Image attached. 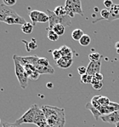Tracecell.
<instances>
[{
  "label": "cell",
  "instance_id": "obj_34",
  "mask_svg": "<svg viewBox=\"0 0 119 127\" xmlns=\"http://www.w3.org/2000/svg\"><path fill=\"white\" fill-rule=\"evenodd\" d=\"M77 72H78V74L80 76L84 75V74L87 73V67H83V66L78 67H77Z\"/></svg>",
  "mask_w": 119,
  "mask_h": 127
},
{
  "label": "cell",
  "instance_id": "obj_28",
  "mask_svg": "<svg viewBox=\"0 0 119 127\" xmlns=\"http://www.w3.org/2000/svg\"><path fill=\"white\" fill-rule=\"evenodd\" d=\"M47 37L50 41L54 42V41H57L58 38H59V36L54 32L53 30H48V34H47Z\"/></svg>",
  "mask_w": 119,
  "mask_h": 127
},
{
  "label": "cell",
  "instance_id": "obj_38",
  "mask_svg": "<svg viewBox=\"0 0 119 127\" xmlns=\"http://www.w3.org/2000/svg\"><path fill=\"white\" fill-rule=\"evenodd\" d=\"M46 86L48 88V89H52V88H53V84L52 83H48L46 85Z\"/></svg>",
  "mask_w": 119,
  "mask_h": 127
},
{
  "label": "cell",
  "instance_id": "obj_17",
  "mask_svg": "<svg viewBox=\"0 0 119 127\" xmlns=\"http://www.w3.org/2000/svg\"><path fill=\"white\" fill-rule=\"evenodd\" d=\"M22 42L26 44V50L28 52H30L31 50H36V49L38 48V43H37L36 39H34V38H32V39L28 43L26 42V40H24V39L22 40Z\"/></svg>",
  "mask_w": 119,
  "mask_h": 127
},
{
  "label": "cell",
  "instance_id": "obj_19",
  "mask_svg": "<svg viewBox=\"0 0 119 127\" xmlns=\"http://www.w3.org/2000/svg\"><path fill=\"white\" fill-rule=\"evenodd\" d=\"M34 26L32 25V23L30 22H26L25 24H23L21 26V31L22 32H24L25 34H30L32 32Z\"/></svg>",
  "mask_w": 119,
  "mask_h": 127
},
{
  "label": "cell",
  "instance_id": "obj_39",
  "mask_svg": "<svg viewBox=\"0 0 119 127\" xmlns=\"http://www.w3.org/2000/svg\"><path fill=\"white\" fill-rule=\"evenodd\" d=\"M116 48H117V50H118V53H119V42H118L116 44Z\"/></svg>",
  "mask_w": 119,
  "mask_h": 127
},
{
  "label": "cell",
  "instance_id": "obj_24",
  "mask_svg": "<svg viewBox=\"0 0 119 127\" xmlns=\"http://www.w3.org/2000/svg\"><path fill=\"white\" fill-rule=\"evenodd\" d=\"M78 42H79L80 45L88 46L91 43V38L88 34H84L83 37H82V38L78 41Z\"/></svg>",
  "mask_w": 119,
  "mask_h": 127
},
{
  "label": "cell",
  "instance_id": "obj_23",
  "mask_svg": "<svg viewBox=\"0 0 119 127\" xmlns=\"http://www.w3.org/2000/svg\"><path fill=\"white\" fill-rule=\"evenodd\" d=\"M39 13H40L39 10H32V11H31L30 14H29V17H30L31 21H32V25L34 27H35V25H36V23L38 22Z\"/></svg>",
  "mask_w": 119,
  "mask_h": 127
},
{
  "label": "cell",
  "instance_id": "obj_26",
  "mask_svg": "<svg viewBox=\"0 0 119 127\" xmlns=\"http://www.w3.org/2000/svg\"><path fill=\"white\" fill-rule=\"evenodd\" d=\"M49 21V18H48V15H47L45 12H43V11H40L39 15H38V22L39 23H46L48 22Z\"/></svg>",
  "mask_w": 119,
  "mask_h": 127
},
{
  "label": "cell",
  "instance_id": "obj_25",
  "mask_svg": "<svg viewBox=\"0 0 119 127\" xmlns=\"http://www.w3.org/2000/svg\"><path fill=\"white\" fill-rule=\"evenodd\" d=\"M54 12L57 16H65V15H66V10L65 6H57L54 9Z\"/></svg>",
  "mask_w": 119,
  "mask_h": 127
},
{
  "label": "cell",
  "instance_id": "obj_29",
  "mask_svg": "<svg viewBox=\"0 0 119 127\" xmlns=\"http://www.w3.org/2000/svg\"><path fill=\"white\" fill-rule=\"evenodd\" d=\"M93 76L89 75V74H84V75L81 76V82L83 84H91L92 83Z\"/></svg>",
  "mask_w": 119,
  "mask_h": 127
},
{
  "label": "cell",
  "instance_id": "obj_5",
  "mask_svg": "<svg viewBox=\"0 0 119 127\" xmlns=\"http://www.w3.org/2000/svg\"><path fill=\"white\" fill-rule=\"evenodd\" d=\"M66 15L72 18L75 14H78L79 15L83 16V11L82 9V3L79 0H67L66 1Z\"/></svg>",
  "mask_w": 119,
  "mask_h": 127
},
{
  "label": "cell",
  "instance_id": "obj_9",
  "mask_svg": "<svg viewBox=\"0 0 119 127\" xmlns=\"http://www.w3.org/2000/svg\"><path fill=\"white\" fill-rule=\"evenodd\" d=\"M100 120L109 124H117L119 122V110L113 112L110 114L102 115L100 117Z\"/></svg>",
  "mask_w": 119,
  "mask_h": 127
},
{
  "label": "cell",
  "instance_id": "obj_22",
  "mask_svg": "<svg viewBox=\"0 0 119 127\" xmlns=\"http://www.w3.org/2000/svg\"><path fill=\"white\" fill-rule=\"evenodd\" d=\"M52 30H53L54 32L60 37V36H62V35L65 33L66 27L63 26V25H61V24H58V25H55V26L53 27Z\"/></svg>",
  "mask_w": 119,
  "mask_h": 127
},
{
  "label": "cell",
  "instance_id": "obj_30",
  "mask_svg": "<svg viewBox=\"0 0 119 127\" xmlns=\"http://www.w3.org/2000/svg\"><path fill=\"white\" fill-rule=\"evenodd\" d=\"M103 81V75L100 73L95 74V76H93V79H92V83L91 85H95L96 83H99V82H102Z\"/></svg>",
  "mask_w": 119,
  "mask_h": 127
},
{
  "label": "cell",
  "instance_id": "obj_3",
  "mask_svg": "<svg viewBox=\"0 0 119 127\" xmlns=\"http://www.w3.org/2000/svg\"><path fill=\"white\" fill-rule=\"evenodd\" d=\"M47 15H48V30H52L55 25L61 24L65 27H70L71 25V18L68 15L65 16H57L54 11L47 9Z\"/></svg>",
  "mask_w": 119,
  "mask_h": 127
},
{
  "label": "cell",
  "instance_id": "obj_6",
  "mask_svg": "<svg viewBox=\"0 0 119 127\" xmlns=\"http://www.w3.org/2000/svg\"><path fill=\"white\" fill-rule=\"evenodd\" d=\"M38 105L34 104L32 105L29 109L25 113L21 118H19L18 120L15 121V124L20 125L21 124H34V119H35V114H36V109Z\"/></svg>",
  "mask_w": 119,
  "mask_h": 127
},
{
  "label": "cell",
  "instance_id": "obj_36",
  "mask_svg": "<svg viewBox=\"0 0 119 127\" xmlns=\"http://www.w3.org/2000/svg\"><path fill=\"white\" fill-rule=\"evenodd\" d=\"M92 86H93V88L95 90L99 91V90H101V89H102V87H103V82H99V83H96V84H95V85H93Z\"/></svg>",
  "mask_w": 119,
  "mask_h": 127
},
{
  "label": "cell",
  "instance_id": "obj_31",
  "mask_svg": "<svg viewBox=\"0 0 119 127\" xmlns=\"http://www.w3.org/2000/svg\"><path fill=\"white\" fill-rule=\"evenodd\" d=\"M37 64L41 65V66H45V67H48V66H50L49 62H48V60L45 57H38V63Z\"/></svg>",
  "mask_w": 119,
  "mask_h": 127
},
{
  "label": "cell",
  "instance_id": "obj_8",
  "mask_svg": "<svg viewBox=\"0 0 119 127\" xmlns=\"http://www.w3.org/2000/svg\"><path fill=\"white\" fill-rule=\"evenodd\" d=\"M17 61L20 62V64L23 67L26 65H33L35 66L38 63V60L39 56H19L17 55H14Z\"/></svg>",
  "mask_w": 119,
  "mask_h": 127
},
{
  "label": "cell",
  "instance_id": "obj_18",
  "mask_svg": "<svg viewBox=\"0 0 119 127\" xmlns=\"http://www.w3.org/2000/svg\"><path fill=\"white\" fill-rule=\"evenodd\" d=\"M86 108L88 109V110H89L91 113L93 114L94 117H95V119L96 120H98L99 119H100V117L102 116V115L100 114V113L99 112L98 109H96L95 107H94L92 105H91L90 102H88L86 104Z\"/></svg>",
  "mask_w": 119,
  "mask_h": 127
},
{
  "label": "cell",
  "instance_id": "obj_40",
  "mask_svg": "<svg viewBox=\"0 0 119 127\" xmlns=\"http://www.w3.org/2000/svg\"><path fill=\"white\" fill-rule=\"evenodd\" d=\"M116 127H119V122L116 124Z\"/></svg>",
  "mask_w": 119,
  "mask_h": 127
},
{
  "label": "cell",
  "instance_id": "obj_4",
  "mask_svg": "<svg viewBox=\"0 0 119 127\" xmlns=\"http://www.w3.org/2000/svg\"><path fill=\"white\" fill-rule=\"evenodd\" d=\"M13 60H14V63H15V75H16L17 79H18L21 89L25 90L27 87V85H28L29 78L26 73V70H25L24 67L21 65L20 62H19L16 58L15 57V56H13Z\"/></svg>",
  "mask_w": 119,
  "mask_h": 127
},
{
  "label": "cell",
  "instance_id": "obj_21",
  "mask_svg": "<svg viewBox=\"0 0 119 127\" xmlns=\"http://www.w3.org/2000/svg\"><path fill=\"white\" fill-rule=\"evenodd\" d=\"M97 101H98L99 107L107 106V105H109L111 103L110 99L106 96H104V95H98V97H97Z\"/></svg>",
  "mask_w": 119,
  "mask_h": 127
},
{
  "label": "cell",
  "instance_id": "obj_14",
  "mask_svg": "<svg viewBox=\"0 0 119 127\" xmlns=\"http://www.w3.org/2000/svg\"><path fill=\"white\" fill-rule=\"evenodd\" d=\"M111 16L108 21H112L119 19V4H113V6L110 9Z\"/></svg>",
  "mask_w": 119,
  "mask_h": 127
},
{
  "label": "cell",
  "instance_id": "obj_10",
  "mask_svg": "<svg viewBox=\"0 0 119 127\" xmlns=\"http://www.w3.org/2000/svg\"><path fill=\"white\" fill-rule=\"evenodd\" d=\"M101 62L99 61L97 62H89L87 67V74L91 76H95V74L100 73Z\"/></svg>",
  "mask_w": 119,
  "mask_h": 127
},
{
  "label": "cell",
  "instance_id": "obj_2",
  "mask_svg": "<svg viewBox=\"0 0 119 127\" xmlns=\"http://www.w3.org/2000/svg\"><path fill=\"white\" fill-rule=\"evenodd\" d=\"M0 21L8 25H21L26 22L22 16L19 15L11 7H8L3 3L0 4Z\"/></svg>",
  "mask_w": 119,
  "mask_h": 127
},
{
  "label": "cell",
  "instance_id": "obj_13",
  "mask_svg": "<svg viewBox=\"0 0 119 127\" xmlns=\"http://www.w3.org/2000/svg\"><path fill=\"white\" fill-rule=\"evenodd\" d=\"M36 67L37 71L41 74H54V69L53 67L48 66V67H45V66H41L38 64H36L34 66Z\"/></svg>",
  "mask_w": 119,
  "mask_h": 127
},
{
  "label": "cell",
  "instance_id": "obj_37",
  "mask_svg": "<svg viewBox=\"0 0 119 127\" xmlns=\"http://www.w3.org/2000/svg\"><path fill=\"white\" fill-rule=\"evenodd\" d=\"M3 127H21L20 125H17L15 123L14 124H10V123H3Z\"/></svg>",
  "mask_w": 119,
  "mask_h": 127
},
{
  "label": "cell",
  "instance_id": "obj_33",
  "mask_svg": "<svg viewBox=\"0 0 119 127\" xmlns=\"http://www.w3.org/2000/svg\"><path fill=\"white\" fill-rule=\"evenodd\" d=\"M3 3L8 7H12L16 3V0H3Z\"/></svg>",
  "mask_w": 119,
  "mask_h": 127
},
{
  "label": "cell",
  "instance_id": "obj_35",
  "mask_svg": "<svg viewBox=\"0 0 119 127\" xmlns=\"http://www.w3.org/2000/svg\"><path fill=\"white\" fill-rule=\"evenodd\" d=\"M104 3L105 7H106L107 9H110L113 6V4H114L112 0H105L104 3Z\"/></svg>",
  "mask_w": 119,
  "mask_h": 127
},
{
  "label": "cell",
  "instance_id": "obj_11",
  "mask_svg": "<svg viewBox=\"0 0 119 127\" xmlns=\"http://www.w3.org/2000/svg\"><path fill=\"white\" fill-rule=\"evenodd\" d=\"M25 70H26V73L28 76V78L32 80H38V78L40 76V73L37 71L36 67L33 65H26L24 67Z\"/></svg>",
  "mask_w": 119,
  "mask_h": 127
},
{
  "label": "cell",
  "instance_id": "obj_15",
  "mask_svg": "<svg viewBox=\"0 0 119 127\" xmlns=\"http://www.w3.org/2000/svg\"><path fill=\"white\" fill-rule=\"evenodd\" d=\"M59 50L62 55V57H69V58L73 57L74 52L72 51V50H71L70 47H68L66 45H62Z\"/></svg>",
  "mask_w": 119,
  "mask_h": 127
},
{
  "label": "cell",
  "instance_id": "obj_42",
  "mask_svg": "<svg viewBox=\"0 0 119 127\" xmlns=\"http://www.w3.org/2000/svg\"><path fill=\"white\" fill-rule=\"evenodd\" d=\"M2 127H3V126H2Z\"/></svg>",
  "mask_w": 119,
  "mask_h": 127
},
{
  "label": "cell",
  "instance_id": "obj_41",
  "mask_svg": "<svg viewBox=\"0 0 119 127\" xmlns=\"http://www.w3.org/2000/svg\"><path fill=\"white\" fill-rule=\"evenodd\" d=\"M0 124H1V119H0Z\"/></svg>",
  "mask_w": 119,
  "mask_h": 127
},
{
  "label": "cell",
  "instance_id": "obj_7",
  "mask_svg": "<svg viewBox=\"0 0 119 127\" xmlns=\"http://www.w3.org/2000/svg\"><path fill=\"white\" fill-rule=\"evenodd\" d=\"M34 125H36L38 127H47V120L41 107H37L36 114L34 119Z\"/></svg>",
  "mask_w": 119,
  "mask_h": 127
},
{
  "label": "cell",
  "instance_id": "obj_12",
  "mask_svg": "<svg viewBox=\"0 0 119 127\" xmlns=\"http://www.w3.org/2000/svg\"><path fill=\"white\" fill-rule=\"evenodd\" d=\"M56 62V65L58 66L60 68H63V69H66V68H69L72 65L73 63V59L72 58L69 57H62L60 58L59 61H57Z\"/></svg>",
  "mask_w": 119,
  "mask_h": 127
},
{
  "label": "cell",
  "instance_id": "obj_32",
  "mask_svg": "<svg viewBox=\"0 0 119 127\" xmlns=\"http://www.w3.org/2000/svg\"><path fill=\"white\" fill-rule=\"evenodd\" d=\"M52 56H53V58L55 62H57V61H59L60 58H62V55H61V53H60L59 49H58V50H53V52H52Z\"/></svg>",
  "mask_w": 119,
  "mask_h": 127
},
{
  "label": "cell",
  "instance_id": "obj_1",
  "mask_svg": "<svg viewBox=\"0 0 119 127\" xmlns=\"http://www.w3.org/2000/svg\"><path fill=\"white\" fill-rule=\"evenodd\" d=\"M47 120V127H64L66 116L64 108L44 105L41 107Z\"/></svg>",
  "mask_w": 119,
  "mask_h": 127
},
{
  "label": "cell",
  "instance_id": "obj_27",
  "mask_svg": "<svg viewBox=\"0 0 119 127\" xmlns=\"http://www.w3.org/2000/svg\"><path fill=\"white\" fill-rule=\"evenodd\" d=\"M101 55L98 53V52H95V53H91L89 56V59L91 62H97L100 61Z\"/></svg>",
  "mask_w": 119,
  "mask_h": 127
},
{
  "label": "cell",
  "instance_id": "obj_20",
  "mask_svg": "<svg viewBox=\"0 0 119 127\" xmlns=\"http://www.w3.org/2000/svg\"><path fill=\"white\" fill-rule=\"evenodd\" d=\"M83 35H84L83 31L80 28H77L75 30H73L72 32H71V38H72V39L76 41H79Z\"/></svg>",
  "mask_w": 119,
  "mask_h": 127
},
{
  "label": "cell",
  "instance_id": "obj_16",
  "mask_svg": "<svg viewBox=\"0 0 119 127\" xmlns=\"http://www.w3.org/2000/svg\"><path fill=\"white\" fill-rule=\"evenodd\" d=\"M110 16H111V13H110V10L107 9H104L102 10H100V18H98L96 20L93 21L92 23L95 24V23L98 22V21H101V20H106L108 21V20L110 19Z\"/></svg>",
  "mask_w": 119,
  "mask_h": 127
}]
</instances>
